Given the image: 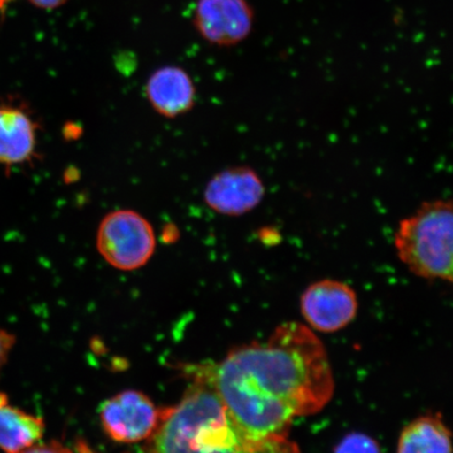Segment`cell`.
I'll return each mask as SVG.
<instances>
[{"instance_id": "obj_17", "label": "cell", "mask_w": 453, "mask_h": 453, "mask_svg": "<svg viewBox=\"0 0 453 453\" xmlns=\"http://www.w3.org/2000/svg\"><path fill=\"white\" fill-rule=\"evenodd\" d=\"M35 7L42 10H54L59 8L66 0H30Z\"/></svg>"}, {"instance_id": "obj_1", "label": "cell", "mask_w": 453, "mask_h": 453, "mask_svg": "<svg viewBox=\"0 0 453 453\" xmlns=\"http://www.w3.org/2000/svg\"><path fill=\"white\" fill-rule=\"evenodd\" d=\"M211 377L248 444L288 438L294 418L319 412L335 388L324 344L297 322L276 327L264 342L234 349L211 367Z\"/></svg>"}, {"instance_id": "obj_2", "label": "cell", "mask_w": 453, "mask_h": 453, "mask_svg": "<svg viewBox=\"0 0 453 453\" xmlns=\"http://www.w3.org/2000/svg\"><path fill=\"white\" fill-rule=\"evenodd\" d=\"M203 372L180 403L163 412L147 453H254L230 420L211 367Z\"/></svg>"}, {"instance_id": "obj_7", "label": "cell", "mask_w": 453, "mask_h": 453, "mask_svg": "<svg viewBox=\"0 0 453 453\" xmlns=\"http://www.w3.org/2000/svg\"><path fill=\"white\" fill-rule=\"evenodd\" d=\"M300 309L303 319L314 330L334 333L354 320L358 299L348 283L322 280L305 288L300 298Z\"/></svg>"}, {"instance_id": "obj_16", "label": "cell", "mask_w": 453, "mask_h": 453, "mask_svg": "<svg viewBox=\"0 0 453 453\" xmlns=\"http://www.w3.org/2000/svg\"><path fill=\"white\" fill-rule=\"evenodd\" d=\"M258 239L264 245L271 247L279 245L282 236L279 229L273 228V226H267V228L259 230Z\"/></svg>"}, {"instance_id": "obj_9", "label": "cell", "mask_w": 453, "mask_h": 453, "mask_svg": "<svg viewBox=\"0 0 453 453\" xmlns=\"http://www.w3.org/2000/svg\"><path fill=\"white\" fill-rule=\"evenodd\" d=\"M255 15L248 0H198L195 25L206 42L231 47L250 35Z\"/></svg>"}, {"instance_id": "obj_13", "label": "cell", "mask_w": 453, "mask_h": 453, "mask_svg": "<svg viewBox=\"0 0 453 453\" xmlns=\"http://www.w3.org/2000/svg\"><path fill=\"white\" fill-rule=\"evenodd\" d=\"M334 453H381L377 441L368 435L353 433L340 441Z\"/></svg>"}, {"instance_id": "obj_12", "label": "cell", "mask_w": 453, "mask_h": 453, "mask_svg": "<svg viewBox=\"0 0 453 453\" xmlns=\"http://www.w3.org/2000/svg\"><path fill=\"white\" fill-rule=\"evenodd\" d=\"M396 453H452L449 429L439 415L418 418L402 430Z\"/></svg>"}, {"instance_id": "obj_5", "label": "cell", "mask_w": 453, "mask_h": 453, "mask_svg": "<svg viewBox=\"0 0 453 453\" xmlns=\"http://www.w3.org/2000/svg\"><path fill=\"white\" fill-rule=\"evenodd\" d=\"M101 426L118 443L134 444L150 440L160 424L163 412L138 390H124L100 406Z\"/></svg>"}, {"instance_id": "obj_6", "label": "cell", "mask_w": 453, "mask_h": 453, "mask_svg": "<svg viewBox=\"0 0 453 453\" xmlns=\"http://www.w3.org/2000/svg\"><path fill=\"white\" fill-rule=\"evenodd\" d=\"M41 129L27 102L12 97L0 100V168L9 173L35 162Z\"/></svg>"}, {"instance_id": "obj_3", "label": "cell", "mask_w": 453, "mask_h": 453, "mask_svg": "<svg viewBox=\"0 0 453 453\" xmlns=\"http://www.w3.org/2000/svg\"><path fill=\"white\" fill-rule=\"evenodd\" d=\"M394 243L396 257L412 274L452 282V202L441 198L423 203L400 220Z\"/></svg>"}, {"instance_id": "obj_14", "label": "cell", "mask_w": 453, "mask_h": 453, "mask_svg": "<svg viewBox=\"0 0 453 453\" xmlns=\"http://www.w3.org/2000/svg\"><path fill=\"white\" fill-rule=\"evenodd\" d=\"M15 344V337L12 334L0 328V372H2L5 364L9 359L11 350Z\"/></svg>"}, {"instance_id": "obj_18", "label": "cell", "mask_w": 453, "mask_h": 453, "mask_svg": "<svg viewBox=\"0 0 453 453\" xmlns=\"http://www.w3.org/2000/svg\"><path fill=\"white\" fill-rule=\"evenodd\" d=\"M178 236L179 232L174 226H167V228L163 232V240H165L166 242H174Z\"/></svg>"}, {"instance_id": "obj_10", "label": "cell", "mask_w": 453, "mask_h": 453, "mask_svg": "<svg viewBox=\"0 0 453 453\" xmlns=\"http://www.w3.org/2000/svg\"><path fill=\"white\" fill-rule=\"evenodd\" d=\"M145 93L152 109L162 117L183 116L195 106L194 81L178 66H164L152 73L147 81Z\"/></svg>"}, {"instance_id": "obj_4", "label": "cell", "mask_w": 453, "mask_h": 453, "mask_svg": "<svg viewBox=\"0 0 453 453\" xmlns=\"http://www.w3.org/2000/svg\"><path fill=\"white\" fill-rule=\"evenodd\" d=\"M156 245L154 226L140 213L128 209L106 214L96 236L102 258L121 271L144 267L154 255Z\"/></svg>"}, {"instance_id": "obj_11", "label": "cell", "mask_w": 453, "mask_h": 453, "mask_svg": "<svg viewBox=\"0 0 453 453\" xmlns=\"http://www.w3.org/2000/svg\"><path fill=\"white\" fill-rule=\"evenodd\" d=\"M45 425L33 416L10 404L7 395L0 393V450L20 453L43 438Z\"/></svg>"}, {"instance_id": "obj_15", "label": "cell", "mask_w": 453, "mask_h": 453, "mask_svg": "<svg viewBox=\"0 0 453 453\" xmlns=\"http://www.w3.org/2000/svg\"><path fill=\"white\" fill-rule=\"evenodd\" d=\"M20 453H73L71 449H67V447L61 445L59 443H39L33 445L30 449H26Z\"/></svg>"}, {"instance_id": "obj_19", "label": "cell", "mask_w": 453, "mask_h": 453, "mask_svg": "<svg viewBox=\"0 0 453 453\" xmlns=\"http://www.w3.org/2000/svg\"><path fill=\"white\" fill-rule=\"evenodd\" d=\"M11 2H13V0H0V11H2L5 7V5H7Z\"/></svg>"}, {"instance_id": "obj_8", "label": "cell", "mask_w": 453, "mask_h": 453, "mask_svg": "<svg viewBox=\"0 0 453 453\" xmlns=\"http://www.w3.org/2000/svg\"><path fill=\"white\" fill-rule=\"evenodd\" d=\"M265 185L257 170L235 166L222 170L209 180L203 200L214 212L237 218L250 213L264 201Z\"/></svg>"}]
</instances>
